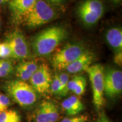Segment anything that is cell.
<instances>
[{"label":"cell","instance_id":"1","mask_svg":"<svg viewBox=\"0 0 122 122\" xmlns=\"http://www.w3.org/2000/svg\"><path fill=\"white\" fill-rule=\"evenodd\" d=\"M67 30L62 26L46 28L32 40V49L35 54L39 57H46L51 54L61 42L68 37Z\"/></svg>","mask_w":122,"mask_h":122},{"label":"cell","instance_id":"2","mask_svg":"<svg viewBox=\"0 0 122 122\" xmlns=\"http://www.w3.org/2000/svg\"><path fill=\"white\" fill-rule=\"evenodd\" d=\"M3 88L9 98L24 109L33 106L37 101V92L24 81L19 79L7 81Z\"/></svg>","mask_w":122,"mask_h":122},{"label":"cell","instance_id":"3","mask_svg":"<svg viewBox=\"0 0 122 122\" xmlns=\"http://www.w3.org/2000/svg\"><path fill=\"white\" fill-rule=\"evenodd\" d=\"M56 13L51 5L45 0H37L23 20L28 28H35L52 21Z\"/></svg>","mask_w":122,"mask_h":122},{"label":"cell","instance_id":"4","mask_svg":"<svg viewBox=\"0 0 122 122\" xmlns=\"http://www.w3.org/2000/svg\"><path fill=\"white\" fill-rule=\"evenodd\" d=\"M86 50L84 45L81 44H68L53 54L51 61V65L56 70H65Z\"/></svg>","mask_w":122,"mask_h":122},{"label":"cell","instance_id":"5","mask_svg":"<svg viewBox=\"0 0 122 122\" xmlns=\"http://www.w3.org/2000/svg\"><path fill=\"white\" fill-rule=\"evenodd\" d=\"M91 83L93 93V103L97 110H100L104 102V68L100 64L91 65L86 70Z\"/></svg>","mask_w":122,"mask_h":122},{"label":"cell","instance_id":"6","mask_svg":"<svg viewBox=\"0 0 122 122\" xmlns=\"http://www.w3.org/2000/svg\"><path fill=\"white\" fill-rule=\"evenodd\" d=\"M103 12L104 6L101 0H84L77 9L79 18L88 26L95 24L102 16Z\"/></svg>","mask_w":122,"mask_h":122},{"label":"cell","instance_id":"7","mask_svg":"<svg viewBox=\"0 0 122 122\" xmlns=\"http://www.w3.org/2000/svg\"><path fill=\"white\" fill-rule=\"evenodd\" d=\"M104 94L109 98H114L122 92V72L114 68H108L103 72Z\"/></svg>","mask_w":122,"mask_h":122},{"label":"cell","instance_id":"8","mask_svg":"<svg viewBox=\"0 0 122 122\" xmlns=\"http://www.w3.org/2000/svg\"><path fill=\"white\" fill-rule=\"evenodd\" d=\"M6 42L11 50V57L16 59H25L30 56V50L28 42L24 35L14 30L7 36Z\"/></svg>","mask_w":122,"mask_h":122},{"label":"cell","instance_id":"9","mask_svg":"<svg viewBox=\"0 0 122 122\" xmlns=\"http://www.w3.org/2000/svg\"><path fill=\"white\" fill-rule=\"evenodd\" d=\"M52 78L49 67L46 63H43L39 66L29 80L30 85L36 92L45 94L49 92Z\"/></svg>","mask_w":122,"mask_h":122},{"label":"cell","instance_id":"10","mask_svg":"<svg viewBox=\"0 0 122 122\" xmlns=\"http://www.w3.org/2000/svg\"><path fill=\"white\" fill-rule=\"evenodd\" d=\"M59 118V110L54 102L49 101L42 102L35 111V122H56Z\"/></svg>","mask_w":122,"mask_h":122},{"label":"cell","instance_id":"11","mask_svg":"<svg viewBox=\"0 0 122 122\" xmlns=\"http://www.w3.org/2000/svg\"><path fill=\"white\" fill-rule=\"evenodd\" d=\"M37 0H10L9 7L15 23L23 21Z\"/></svg>","mask_w":122,"mask_h":122},{"label":"cell","instance_id":"12","mask_svg":"<svg viewBox=\"0 0 122 122\" xmlns=\"http://www.w3.org/2000/svg\"><path fill=\"white\" fill-rule=\"evenodd\" d=\"M94 58L93 53L86 50L80 57L68 65L65 68V70L69 74H72L86 71L93 62Z\"/></svg>","mask_w":122,"mask_h":122},{"label":"cell","instance_id":"13","mask_svg":"<svg viewBox=\"0 0 122 122\" xmlns=\"http://www.w3.org/2000/svg\"><path fill=\"white\" fill-rule=\"evenodd\" d=\"M39 67L36 61H29L20 62L15 69V75L19 80L26 81L30 79Z\"/></svg>","mask_w":122,"mask_h":122},{"label":"cell","instance_id":"14","mask_svg":"<svg viewBox=\"0 0 122 122\" xmlns=\"http://www.w3.org/2000/svg\"><path fill=\"white\" fill-rule=\"evenodd\" d=\"M62 107L67 115L76 116L84 109V105L76 95L70 96L62 102Z\"/></svg>","mask_w":122,"mask_h":122},{"label":"cell","instance_id":"15","mask_svg":"<svg viewBox=\"0 0 122 122\" xmlns=\"http://www.w3.org/2000/svg\"><path fill=\"white\" fill-rule=\"evenodd\" d=\"M106 40L115 52L122 50V30L119 27L111 28L107 31Z\"/></svg>","mask_w":122,"mask_h":122},{"label":"cell","instance_id":"16","mask_svg":"<svg viewBox=\"0 0 122 122\" xmlns=\"http://www.w3.org/2000/svg\"><path fill=\"white\" fill-rule=\"evenodd\" d=\"M86 85L87 82L85 77L80 75L75 76L68 81L66 88L67 93L72 92L77 96L83 95L86 90Z\"/></svg>","mask_w":122,"mask_h":122},{"label":"cell","instance_id":"17","mask_svg":"<svg viewBox=\"0 0 122 122\" xmlns=\"http://www.w3.org/2000/svg\"><path fill=\"white\" fill-rule=\"evenodd\" d=\"M21 120V117L16 111L6 110L0 113V122H11Z\"/></svg>","mask_w":122,"mask_h":122},{"label":"cell","instance_id":"18","mask_svg":"<svg viewBox=\"0 0 122 122\" xmlns=\"http://www.w3.org/2000/svg\"><path fill=\"white\" fill-rule=\"evenodd\" d=\"M60 81V92L59 96H65L67 94L66 88L67 83L69 81V75L67 73L62 72L58 74Z\"/></svg>","mask_w":122,"mask_h":122},{"label":"cell","instance_id":"19","mask_svg":"<svg viewBox=\"0 0 122 122\" xmlns=\"http://www.w3.org/2000/svg\"><path fill=\"white\" fill-rule=\"evenodd\" d=\"M49 92L54 95H59L60 92V81L58 74H55L53 77Z\"/></svg>","mask_w":122,"mask_h":122},{"label":"cell","instance_id":"20","mask_svg":"<svg viewBox=\"0 0 122 122\" xmlns=\"http://www.w3.org/2000/svg\"><path fill=\"white\" fill-rule=\"evenodd\" d=\"M11 57V50L6 42L0 44V58Z\"/></svg>","mask_w":122,"mask_h":122},{"label":"cell","instance_id":"21","mask_svg":"<svg viewBox=\"0 0 122 122\" xmlns=\"http://www.w3.org/2000/svg\"><path fill=\"white\" fill-rule=\"evenodd\" d=\"M10 104L11 102L8 96L0 93V113L8 109Z\"/></svg>","mask_w":122,"mask_h":122},{"label":"cell","instance_id":"22","mask_svg":"<svg viewBox=\"0 0 122 122\" xmlns=\"http://www.w3.org/2000/svg\"><path fill=\"white\" fill-rule=\"evenodd\" d=\"M89 117L85 115L73 116L70 118H65L61 122H87Z\"/></svg>","mask_w":122,"mask_h":122},{"label":"cell","instance_id":"23","mask_svg":"<svg viewBox=\"0 0 122 122\" xmlns=\"http://www.w3.org/2000/svg\"><path fill=\"white\" fill-rule=\"evenodd\" d=\"M115 53V54L114 58V62L117 65L121 67L122 65V51H117Z\"/></svg>","mask_w":122,"mask_h":122},{"label":"cell","instance_id":"24","mask_svg":"<svg viewBox=\"0 0 122 122\" xmlns=\"http://www.w3.org/2000/svg\"><path fill=\"white\" fill-rule=\"evenodd\" d=\"M96 122H111L105 114H101Z\"/></svg>","mask_w":122,"mask_h":122},{"label":"cell","instance_id":"25","mask_svg":"<svg viewBox=\"0 0 122 122\" xmlns=\"http://www.w3.org/2000/svg\"><path fill=\"white\" fill-rule=\"evenodd\" d=\"M10 74L0 66V78L6 77Z\"/></svg>","mask_w":122,"mask_h":122},{"label":"cell","instance_id":"26","mask_svg":"<svg viewBox=\"0 0 122 122\" xmlns=\"http://www.w3.org/2000/svg\"><path fill=\"white\" fill-rule=\"evenodd\" d=\"M51 4L56 5H59L63 3L65 0H48Z\"/></svg>","mask_w":122,"mask_h":122},{"label":"cell","instance_id":"27","mask_svg":"<svg viewBox=\"0 0 122 122\" xmlns=\"http://www.w3.org/2000/svg\"><path fill=\"white\" fill-rule=\"evenodd\" d=\"M110 1H111V2L115 5H117V4H119L121 2L122 0H110Z\"/></svg>","mask_w":122,"mask_h":122},{"label":"cell","instance_id":"28","mask_svg":"<svg viewBox=\"0 0 122 122\" xmlns=\"http://www.w3.org/2000/svg\"><path fill=\"white\" fill-rule=\"evenodd\" d=\"M5 2H6V0H0V4H2V3Z\"/></svg>","mask_w":122,"mask_h":122},{"label":"cell","instance_id":"29","mask_svg":"<svg viewBox=\"0 0 122 122\" xmlns=\"http://www.w3.org/2000/svg\"><path fill=\"white\" fill-rule=\"evenodd\" d=\"M21 120H17V121H14V122H20Z\"/></svg>","mask_w":122,"mask_h":122},{"label":"cell","instance_id":"30","mask_svg":"<svg viewBox=\"0 0 122 122\" xmlns=\"http://www.w3.org/2000/svg\"><path fill=\"white\" fill-rule=\"evenodd\" d=\"M10 0H6V2H7V1H9Z\"/></svg>","mask_w":122,"mask_h":122},{"label":"cell","instance_id":"31","mask_svg":"<svg viewBox=\"0 0 122 122\" xmlns=\"http://www.w3.org/2000/svg\"><path fill=\"white\" fill-rule=\"evenodd\" d=\"M0 27H1V22H0Z\"/></svg>","mask_w":122,"mask_h":122}]
</instances>
